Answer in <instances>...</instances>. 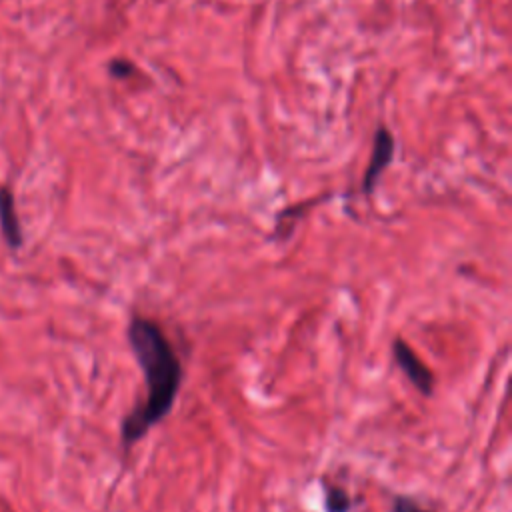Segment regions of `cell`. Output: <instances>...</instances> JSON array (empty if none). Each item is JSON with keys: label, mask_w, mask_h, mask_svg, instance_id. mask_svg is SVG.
Returning <instances> with one entry per match:
<instances>
[{"label": "cell", "mask_w": 512, "mask_h": 512, "mask_svg": "<svg viewBox=\"0 0 512 512\" xmlns=\"http://www.w3.org/2000/svg\"><path fill=\"white\" fill-rule=\"evenodd\" d=\"M126 340L146 382V396L120 422L124 450L134 448L174 408L184 370L166 332L152 318L132 314L126 326Z\"/></svg>", "instance_id": "6da1fadb"}, {"label": "cell", "mask_w": 512, "mask_h": 512, "mask_svg": "<svg viewBox=\"0 0 512 512\" xmlns=\"http://www.w3.org/2000/svg\"><path fill=\"white\" fill-rule=\"evenodd\" d=\"M0 228L4 234L6 244L12 250H18L24 242L22 238V230H20V222L16 216V206H14V194L10 188L2 186L0 188Z\"/></svg>", "instance_id": "277c9868"}, {"label": "cell", "mask_w": 512, "mask_h": 512, "mask_svg": "<svg viewBox=\"0 0 512 512\" xmlns=\"http://www.w3.org/2000/svg\"><path fill=\"white\" fill-rule=\"evenodd\" d=\"M110 72H112L114 76H118V78H124V76H128V74L132 72V66H130V62L114 60V62L110 64Z\"/></svg>", "instance_id": "52a82bcc"}, {"label": "cell", "mask_w": 512, "mask_h": 512, "mask_svg": "<svg viewBox=\"0 0 512 512\" xmlns=\"http://www.w3.org/2000/svg\"><path fill=\"white\" fill-rule=\"evenodd\" d=\"M392 156H394V138L384 126H380L378 132H376V138H374V148H372L364 178H362L364 194H368V196L372 194V190L378 184L380 174L388 168Z\"/></svg>", "instance_id": "3957f363"}, {"label": "cell", "mask_w": 512, "mask_h": 512, "mask_svg": "<svg viewBox=\"0 0 512 512\" xmlns=\"http://www.w3.org/2000/svg\"><path fill=\"white\" fill-rule=\"evenodd\" d=\"M324 510L326 512H350L352 510V498L350 494L336 484L324 486Z\"/></svg>", "instance_id": "5b68a950"}, {"label": "cell", "mask_w": 512, "mask_h": 512, "mask_svg": "<svg viewBox=\"0 0 512 512\" xmlns=\"http://www.w3.org/2000/svg\"><path fill=\"white\" fill-rule=\"evenodd\" d=\"M392 356L396 360V366L404 372L408 382L422 394L432 396L434 392V372L420 360V356L410 348V344L404 338H394L392 342Z\"/></svg>", "instance_id": "7a4b0ae2"}, {"label": "cell", "mask_w": 512, "mask_h": 512, "mask_svg": "<svg viewBox=\"0 0 512 512\" xmlns=\"http://www.w3.org/2000/svg\"><path fill=\"white\" fill-rule=\"evenodd\" d=\"M392 512H430L410 496H396L392 500Z\"/></svg>", "instance_id": "8992f818"}]
</instances>
